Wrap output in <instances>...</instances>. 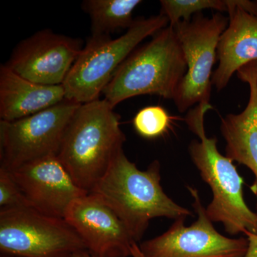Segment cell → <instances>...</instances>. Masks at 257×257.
Returning a JSON list of instances; mask_svg holds the SVG:
<instances>
[{
    "mask_svg": "<svg viewBox=\"0 0 257 257\" xmlns=\"http://www.w3.org/2000/svg\"><path fill=\"white\" fill-rule=\"evenodd\" d=\"M229 22V18L220 13L210 18L199 13L189 21L172 25L187 64V72L173 99L179 112H185L200 103H210L218 43Z\"/></svg>",
    "mask_w": 257,
    "mask_h": 257,
    "instance_id": "cell-7",
    "label": "cell"
},
{
    "mask_svg": "<svg viewBox=\"0 0 257 257\" xmlns=\"http://www.w3.org/2000/svg\"><path fill=\"white\" fill-rule=\"evenodd\" d=\"M25 207L30 204L10 171L0 167V210Z\"/></svg>",
    "mask_w": 257,
    "mask_h": 257,
    "instance_id": "cell-19",
    "label": "cell"
},
{
    "mask_svg": "<svg viewBox=\"0 0 257 257\" xmlns=\"http://www.w3.org/2000/svg\"><path fill=\"white\" fill-rule=\"evenodd\" d=\"M81 251L85 245L65 219L30 207L0 210L2 256L72 257Z\"/></svg>",
    "mask_w": 257,
    "mask_h": 257,
    "instance_id": "cell-6",
    "label": "cell"
},
{
    "mask_svg": "<svg viewBox=\"0 0 257 257\" xmlns=\"http://www.w3.org/2000/svg\"><path fill=\"white\" fill-rule=\"evenodd\" d=\"M81 104L64 99L57 105L16 121H0L1 167L12 170L57 156L64 130Z\"/></svg>",
    "mask_w": 257,
    "mask_h": 257,
    "instance_id": "cell-8",
    "label": "cell"
},
{
    "mask_svg": "<svg viewBox=\"0 0 257 257\" xmlns=\"http://www.w3.org/2000/svg\"><path fill=\"white\" fill-rule=\"evenodd\" d=\"M119 116L105 99L80 104L64 130L57 157L75 183L89 193L126 138Z\"/></svg>",
    "mask_w": 257,
    "mask_h": 257,
    "instance_id": "cell-2",
    "label": "cell"
},
{
    "mask_svg": "<svg viewBox=\"0 0 257 257\" xmlns=\"http://www.w3.org/2000/svg\"><path fill=\"white\" fill-rule=\"evenodd\" d=\"M248 241V250L244 257H257V235L251 233H244Z\"/></svg>",
    "mask_w": 257,
    "mask_h": 257,
    "instance_id": "cell-20",
    "label": "cell"
},
{
    "mask_svg": "<svg viewBox=\"0 0 257 257\" xmlns=\"http://www.w3.org/2000/svg\"><path fill=\"white\" fill-rule=\"evenodd\" d=\"M9 171L30 207L47 215L64 219L71 204L88 194L75 183L56 155Z\"/></svg>",
    "mask_w": 257,
    "mask_h": 257,
    "instance_id": "cell-12",
    "label": "cell"
},
{
    "mask_svg": "<svg viewBox=\"0 0 257 257\" xmlns=\"http://www.w3.org/2000/svg\"><path fill=\"white\" fill-rule=\"evenodd\" d=\"M79 39L43 30L15 47L7 67L23 78L43 85L63 84L82 50Z\"/></svg>",
    "mask_w": 257,
    "mask_h": 257,
    "instance_id": "cell-10",
    "label": "cell"
},
{
    "mask_svg": "<svg viewBox=\"0 0 257 257\" xmlns=\"http://www.w3.org/2000/svg\"><path fill=\"white\" fill-rule=\"evenodd\" d=\"M64 219L77 231L91 256H132L136 241L114 211L94 194L76 199Z\"/></svg>",
    "mask_w": 257,
    "mask_h": 257,
    "instance_id": "cell-11",
    "label": "cell"
},
{
    "mask_svg": "<svg viewBox=\"0 0 257 257\" xmlns=\"http://www.w3.org/2000/svg\"><path fill=\"white\" fill-rule=\"evenodd\" d=\"M161 13L168 18L170 25L181 21H189L192 15L203 10H214L228 13L231 0H161Z\"/></svg>",
    "mask_w": 257,
    "mask_h": 257,
    "instance_id": "cell-17",
    "label": "cell"
},
{
    "mask_svg": "<svg viewBox=\"0 0 257 257\" xmlns=\"http://www.w3.org/2000/svg\"><path fill=\"white\" fill-rule=\"evenodd\" d=\"M141 3L140 0H85L82 9L90 18L92 36H102L128 30L135 21L134 10Z\"/></svg>",
    "mask_w": 257,
    "mask_h": 257,
    "instance_id": "cell-16",
    "label": "cell"
},
{
    "mask_svg": "<svg viewBox=\"0 0 257 257\" xmlns=\"http://www.w3.org/2000/svg\"><path fill=\"white\" fill-rule=\"evenodd\" d=\"M212 109L210 103H200L189 109L185 118L189 130L200 140L189 145L191 160L212 192V200L206 208L208 217L221 223L230 235L246 231L257 235V214L245 202L243 179L232 161L218 150L217 139L206 135L204 115Z\"/></svg>",
    "mask_w": 257,
    "mask_h": 257,
    "instance_id": "cell-3",
    "label": "cell"
},
{
    "mask_svg": "<svg viewBox=\"0 0 257 257\" xmlns=\"http://www.w3.org/2000/svg\"><path fill=\"white\" fill-rule=\"evenodd\" d=\"M229 25L217 46V68L211 83L218 92L229 84L233 74L243 66L257 60V17L237 7L229 13Z\"/></svg>",
    "mask_w": 257,
    "mask_h": 257,
    "instance_id": "cell-14",
    "label": "cell"
},
{
    "mask_svg": "<svg viewBox=\"0 0 257 257\" xmlns=\"http://www.w3.org/2000/svg\"><path fill=\"white\" fill-rule=\"evenodd\" d=\"M236 74L249 87L247 105L239 114L221 117L220 131L226 157L252 172L255 182L251 189L257 194V60L243 66Z\"/></svg>",
    "mask_w": 257,
    "mask_h": 257,
    "instance_id": "cell-13",
    "label": "cell"
},
{
    "mask_svg": "<svg viewBox=\"0 0 257 257\" xmlns=\"http://www.w3.org/2000/svg\"><path fill=\"white\" fill-rule=\"evenodd\" d=\"M72 257H93L89 254L87 251H81L79 252L74 253ZM132 257H145L143 253L140 249L138 243H135L133 245V250H132Z\"/></svg>",
    "mask_w": 257,
    "mask_h": 257,
    "instance_id": "cell-21",
    "label": "cell"
},
{
    "mask_svg": "<svg viewBox=\"0 0 257 257\" xmlns=\"http://www.w3.org/2000/svg\"><path fill=\"white\" fill-rule=\"evenodd\" d=\"M1 257H5V256H1Z\"/></svg>",
    "mask_w": 257,
    "mask_h": 257,
    "instance_id": "cell-22",
    "label": "cell"
},
{
    "mask_svg": "<svg viewBox=\"0 0 257 257\" xmlns=\"http://www.w3.org/2000/svg\"><path fill=\"white\" fill-rule=\"evenodd\" d=\"M136 49L119 66L104 88L113 107L140 95L155 94L173 100L187 72V64L175 29L169 25Z\"/></svg>",
    "mask_w": 257,
    "mask_h": 257,
    "instance_id": "cell-4",
    "label": "cell"
},
{
    "mask_svg": "<svg viewBox=\"0 0 257 257\" xmlns=\"http://www.w3.org/2000/svg\"><path fill=\"white\" fill-rule=\"evenodd\" d=\"M65 99L63 84L43 85L0 67V118L6 121L28 117Z\"/></svg>",
    "mask_w": 257,
    "mask_h": 257,
    "instance_id": "cell-15",
    "label": "cell"
},
{
    "mask_svg": "<svg viewBox=\"0 0 257 257\" xmlns=\"http://www.w3.org/2000/svg\"><path fill=\"white\" fill-rule=\"evenodd\" d=\"M169 25L168 18L160 13L136 19L118 38L89 37L63 83L65 99L81 104L99 99L119 66L139 44Z\"/></svg>",
    "mask_w": 257,
    "mask_h": 257,
    "instance_id": "cell-5",
    "label": "cell"
},
{
    "mask_svg": "<svg viewBox=\"0 0 257 257\" xmlns=\"http://www.w3.org/2000/svg\"><path fill=\"white\" fill-rule=\"evenodd\" d=\"M171 123V116L160 106H149L138 111L133 119L137 133L147 139L158 138L167 131Z\"/></svg>",
    "mask_w": 257,
    "mask_h": 257,
    "instance_id": "cell-18",
    "label": "cell"
},
{
    "mask_svg": "<svg viewBox=\"0 0 257 257\" xmlns=\"http://www.w3.org/2000/svg\"><path fill=\"white\" fill-rule=\"evenodd\" d=\"M160 163L154 161L140 170L124 150H120L90 194L101 199L124 223L138 243L150 220L157 217L177 219L192 216V211L174 202L161 186Z\"/></svg>",
    "mask_w": 257,
    "mask_h": 257,
    "instance_id": "cell-1",
    "label": "cell"
},
{
    "mask_svg": "<svg viewBox=\"0 0 257 257\" xmlns=\"http://www.w3.org/2000/svg\"><path fill=\"white\" fill-rule=\"evenodd\" d=\"M198 217L190 226L177 219L160 236L139 244L145 257H244L247 238L231 239L218 232L208 217L197 189L188 187Z\"/></svg>",
    "mask_w": 257,
    "mask_h": 257,
    "instance_id": "cell-9",
    "label": "cell"
}]
</instances>
